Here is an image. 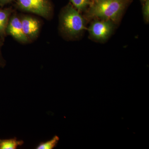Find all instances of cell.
<instances>
[{"mask_svg": "<svg viewBox=\"0 0 149 149\" xmlns=\"http://www.w3.org/2000/svg\"><path fill=\"white\" fill-rule=\"evenodd\" d=\"M59 138L58 136H54L51 140L40 143L37 147V149H52L55 148L58 143Z\"/></svg>", "mask_w": 149, "mask_h": 149, "instance_id": "obj_10", "label": "cell"}, {"mask_svg": "<svg viewBox=\"0 0 149 149\" xmlns=\"http://www.w3.org/2000/svg\"><path fill=\"white\" fill-rule=\"evenodd\" d=\"M6 32L21 42L26 43L29 41L23 32L21 19L16 15H13L10 19Z\"/></svg>", "mask_w": 149, "mask_h": 149, "instance_id": "obj_5", "label": "cell"}, {"mask_svg": "<svg viewBox=\"0 0 149 149\" xmlns=\"http://www.w3.org/2000/svg\"><path fill=\"white\" fill-rule=\"evenodd\" d=\"M20 8L43 17L49 18L52 12V7L48 0H16Z\"/></svg>", "mask_w": 149, "mask_h": 149, "instance_id": "obj_3", "label": "cell"}, {"mask_svg": "<svg viewBox=\"0 0 149 149\" xmlns=\"http://www.w3.org/2000/svg\"><path fill=\"white\" fill-rule=\"evenodd\" d=\"M59 25L63 34L70 39L78 37L86 29L83 17L70 4L61 11L60 15Z\"/></svg>", "mask_w": 149, "mask_h": 149, "instance_id": "obj_2", "label": "cell"}, {"mask_svg": "<svg viewBox=\"0 0 149 149\" xmlns=\"http://www.w3.org/2000/svg\"><path fill=\"white\" fill-rule=\"evenodd\" d=\"M128 1V0H93L88 8L87 17L117 24L120 21Z\"/></svg>", "mask_w": 149, "mask_h": 149, "instance_id": "obj_1", "label": "cell"}, {"mask_svg": "<svg viewBox=\"0 0 149 149\" xmlns=\"http://www.w3.org/2000/svg\"><path fill=\"white\" fill-rule=\"evenodd\" d=\"M143 13L144 20L148 23L149 22V0H147L143 3Z\"/></svg>", "mask_w": 149, "mask_h": 149, "instance_id": "obj_11", "label": "cell"}, {"mask_svg": "<svg viewBox=\"0 0 149 149\" xmlns=\"http://www.w3.org/2000/svg\"><path fill=\"white\" fill-rule=\"evenodd\" d=\"M114 23L108 20L96 19L92 22L88 28L91 39L98 42H104L111 35Z\"/></svg>", "mask_w": 149, "mask_h": 149, "instance_id": "obj_4", "label": "cell"}, {"mask_svg": "<svg viewBox=\"0 0 149 149\" xmlns=\"http://www.w3.org/2000/svg\"><path fill=\"white\" fill-rule=\"evenodd\" d=\"M93 0H70L72 5L79 12L87 10L91 5Z\"/></svg>", "mask_w": 149, "mask_h": 149, "instance_id": "obj_9", "label": "cell"}, {"mask_svg": "<svg viewBox=\"0 0 149 149\" xmlns=\"http://www.w3.org/2000/svg\"><path fill=\"white\" fill-rule=\"evenodd\" d=\"M11 13L10 9H0V36L4 37L6 34L7 27Z\"/></svg>", "mask_w": 149, "mask_h": 149, "instance_id": "obj_7", "label": "cell"}, {"mask_svg": "<svg viewBox=\"0 0 149 149\" xmlns=\"http://www.w3.org/2000/svg\"><path fill=\"white\" fill-rule=\"evenodd\" d=\"M24 141L16 138L8 139H0V149H16L24 144Z\"/></svg>", "mask_w": 149, "mask_h": 149, "instance_id": "obj_8", "label": "cell"}, {"mask_svg": "<svg viewBox=\"0 0 149 149\" xmlns=\"http://www.w3.org/2000/svg\"><path fill=\"white\" fill-rule=\"evenodd\" d=\"M141 2L144 3V2H145L147 0H141Z\"/></svg>", "mask_w": 149, "mask_h": 149, "instance_id": "obj_13", "label": "cell"}, {"mask_svg": "<svg viewBox=\"0 0 149 149\" xmlns=\"http://www.w3.org/2000/svg\"><path fill=\"white\" fill-rule=\"evenodd\" d=\"M22 29L28 39L35 38L40 31V23L36 19L29 16H24L21 19Z\"/></svg>", "mask_w": 149, "mask_h": 149, "instance_id": "obj_6", "label": "cell"}, {"mask_svg": "<svg viewBox=\"0 0 149 149\" xmlns=\"http://www.w3.org/2000/svg\"><path fill=\"white\" fill-rule=\"evenodd\" d=\"M13 0H0V4L1 6H3L6 4L10 2Z\"/></svg>", "mask_w": 149, "mask_h": 149, "instance_id": "obj_12", "label": "cell"}]
</instances>
